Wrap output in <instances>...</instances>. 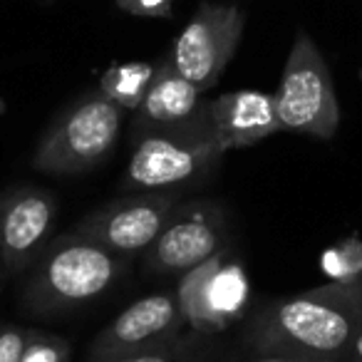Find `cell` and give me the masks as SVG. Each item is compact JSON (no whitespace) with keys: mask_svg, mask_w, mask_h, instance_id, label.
Returning a JSON list of instances; mask_svg holds the SVG:
<instances>
[{"mask_svg":"<svg viewBox=\"0 0 362 362\" xmlns=\"http://www.w3.org/2000/svg\"><path fill=\"white\" fill-rule=\"evenodd\" d=\"M57 214L55 197L33 184L0 194V266L8 273L28 271L52 241Z\"/></svg>","mask_w":362,"mask_h":362,"instance_id":"11","label":"cell"},{"mask_svg":"<svg viewBox=\"0 0 362 362\" xmlns=\"http://www.w3.org/2000/svg\"><path fill=\"white\" fill-rule=\"evenodd\" d=\"M127 110L100 90L67 105L33 151V169L52 176L92 171L115 151Z\"/></svg>","mask_w":362,"mask_h":362,"instance_id":"4","label":"cell"},{"mask_svg":"<svg viewBox=\"0 0 362 362\" xmlns=\"http://www.w3.org/2000/svg\"><path fill=\"white\" fill-rule=\"evenodd\" d=\"M223 151L209 127V100L189 122L156 129L132 141V156L119 181L122 194L171 192L202 179Z\"/></svg>","mask_w":362,"mask_h":362,"instance_id":"3","label":"cell"},{"mask_svg":"<svg viewBox=\"0 0 362 362\" xmlns=\"http://www.w3.org/2000/svg\"><path fill=\"white\" fill-rule=\"evenodd\" d=\"M204 105H206L204 92L181 75L171 65L169 57H164L156 65V75L151 80V87L146 92L144 102L134 112V119H132V141L149 134V132L184 124L194 115H199Z\"/></svg>","mask_w":362,"mask_h":362,"instance_id":"13","label":"cell"},{"mask_svg":"<svg viewBox=\"0 0 362 362\" xmlns=\"http://www.w3.org/2000/svg\"><path fill=\"white\" fill-rule=\"evenodd\" d=\"M70 340L52 335V332L37 330V327H28V340L21 362H70Z\"/></svg>","mask_w":362,"mask_h":362,"instance_id":"16","label":"cell"},{"mask_svg":"<svg viewBox=\"0 0 362 362\" xmlns=\"http://www.w3.org/2000/svg\"><path fill=\"white\" fill-rule=\"evenodd\" d=\"M179 204V189L124 194L80 218L72 231L119 256L134 258L136 253H144L156 241Z\"/></svg>","mask_w":362,"mask_h":362,"instance_id":"7","label":"cell"},{"mask_svg":"<svg viewBox=\"0 0 362 362\" xmlns=\"http://www.w3.org/2000/svg\"><path fill=\"white\" fill-rule=\"evenodd\" d=\"M129 261L75 231L57 236L28 268L23 303L37 315L90 305L117 286Z\"/></svg>","mask_w":362,"mask_h":362,"instance_id":"2","label":"cell"},{"mask_svg":"<svg viewBox=\"0 0 362 362\" xmlns=\"http://www.w3.org/2000/svg\"><path fill=\"white\" fill-rule=\"evenodd\" d=\"M154 75L156 65L151 62H112L102 72L97 90L127 112H136L149 92Z\"/></svg>","mask_w":362,"mask_h":362,"instance_id":"14","label":"cell"},{"mask_svg":"<svg viewBox=\"0 0 362 362\" xmlns=\"http://www.w3.org/2000/svg\"><path fill=\"white\" fill-rule=\"evenodd\" d=\"M248 278L228 248L181 276L176 300L184 320L197 332L211 335L233 325L248 308Z\"/></svg>","mask_w":362,"mask_h":362,"instance_id":"8","label":"cell"},{"mask_svg":"<svg viewBox=\"0 0 362 362\" xmlns=\"http://www.w3.org/2000/svg\"><path fill=\"white\" fill-rule=\"evenodd\" d=\"M209 127L218 149H248L281 132L276 97L258 90H236L209 100Z\"/></svg>","mask_w":362,"mask_h":362,"instance_id":"12","label":"cell"},{"mask_svg":"<svg viewBox=\"0 0 362 362\" xmlns=\"http://www.w3.org/2000/svg\"><path fill=\"white\" fill-rule=\"evenodd\" d=\"M184 360H187V342L179 340L164 347H154V350L112 357V360H105V362H184Z\"/></svg>","mask_w":362,"mask_h":362,"instance_id":"18","label":"cell"},{"mask_svg":"<svg viewBox=\"0 0 362 362\" xmlns=\"http://www.w3.org/2000/svg\"><path fill=\"white\" fill-rule=\"evenodd\" d=\"M281 132L330 141L340 129V102L330 67L305 30H298L276 90Z\"/></svg>","mask_w":362,"mask_h":362,"instance_id":"5","label":"cell"},{"mask_svg":"<svg viewBox=\"0 0 362 362\" xmlns=\"http://www.w3.org/2000/svg\"><path fill=\"white\" fill-rule=\"evenodd\" d=\"M28 327L0 325V362H21L25 350Z\"/></svg>","mask_w":362,"mask_h":362,"instance_id":"19","label":"cell"},{"mask_svg":"<svg viewBox=\"0 0 362 362\" xmlns=\"http://www.w3.org/2000/svg\"><path fill=\"white\" fill-rule=\"evenodd\" d=\"M345 362H362V317L357 322V330L352 335V342L345 352Z\"/></svg>","mask_w":362,"mask_h":362,"instance_id":"20","label":"cell"},{"mask_svg":"<svg viewBox=\"0 0 362 362\" xmlns=\"http://www.w3.org/2000/svg\"><path fill=\"white\" fill-rule=\"evenodd\" d=\"M246 16L233 3L204 0L184 25L166 57L171 65L202 92H209L221 80L223 70L241 45Z\"/></svg>","mask_w":362,"mask_h":362,"instance_id":"6","label":"cell"},{"mask_svg":"<svg viewBox=\"0 0 362 362\" xmlns=\"http://www.w3.org/2000/svg\"><path fill=\"white\" fill-rule=\"evenodd\" d=\"M187 325L176 293H151L127 305L90 345V362L134 355L181 340Z\"/></svg>","mask_w":362,"mask_h":362,"instance_id":"10","label":"cell"},{"mask_svg":"<svg viewBox=\"0 0 362 362\" xmlns=\"http://www.w3.org/2000/svg\"><path fill=\"white\" fill-rule=\"evenodd\" d=\"M305 357L300 355H256L248 362H303Z\"/></svg>","mask_w":362,"mask_h":362,"instance_id":"21","label":"cell"},{"mask_svg":"<svg viewBox=\"0 0 362 362\" xmlns=\"http://www.w3.org/2000/svg\"><path fill=\"white\" fill-rule=\"evenodd\" d=\"M115 8L132 18H154V21L174 18V0H115Z\"/></svg>","mask_w":362,"mask_h":362,"instance_id":"17","label":"cell"},{"mask_svg":"<svg viewBox=\"0 0 362 362\" xmlns=\"http://www.w3.org/2000/svg\"><path fill=\"white\" fill-rule=\"evenodd\" d=\"M362 317V283H335L283 296L248 320L243 342L256 355H345Z\"/></svg>","mask_w":362,"mask_h":362,"instance_id":"1","label":"cell"},{"mask_svg":"<svg viewBox=\"0 0 362 362\" xmlns=\"http://www.w3.org/2000/svg\"><path fill=\"white\" fill-rule=\"evenodd\" d=\"M6 110H8V105H6V100H3V97H0V117L6 115Z\"/></svg>","mask_w":362,"mask_h":362,"instance_id":"23","label":"cell"},{"mask_svg":"<svg viewBox=\"0 0 362 362\" xmlns=\"http://www.w3.org/2000/svg\"><path fill=\"white\" fill-rule=\"evenodd\" d=\"M322 273L335 283H362V238L357 233L337 241L320 258Z\"/></svg>","mask_w":362,"mask_h":362,"instance_id":"15","label":"cell"},{"mask_svg":"<svg viewBox=\"0 0 362 362\" xmlns=\"http://www.w3.org/2000/svg\"><path fill=\"white\" fill-rule=\"evenodd\" d=\"M303 362H345V355H330V357H305Z\"/></svg>","mask_w":362,"mask_h":362,"instance_id":"22","label":"cell"},{"mask_svg":"<svg viewBox=\"0 0 362 362\" xmlns=\"http://www.w3.org/2000/svg\"><path fill=\"white\" fill-rule=\"evenodd\" d=\"M228 228L211 202L179 204L156 241L146 248L144 271L151 276H184L226 248Z\"/></svg>","mask_w":362,"mask_h":362,"instance_id":"9","label":"cell"}]
</instances>
